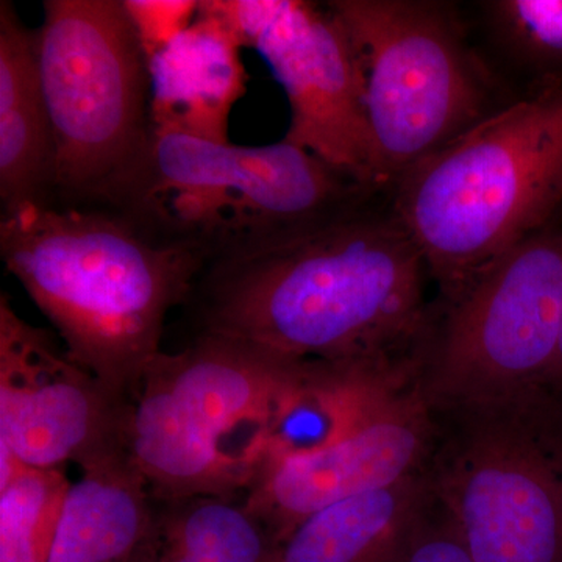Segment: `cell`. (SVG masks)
I'll return each mask as SVG.
<instances>
[{
    "mask_svg": "<svg viewBox=\"0 0 562 562\" xmlns=\"http://www.w3.org/2000/svg\"><path fill=\"white\" fill-rule=\"evenodd\" d=\"M239 49L220 21L199 11L194 24L150 61L154 128L231 143L232 110L249 81Z\"/></svg>",
    "mask_w": 562,
    "mask_h": 562,
    "instance_id": "13",
    "label": "cell"
},
{
    "mask_svg": "<svg viewBox=\"0 0 562 562\" xmlns=\"http://www.w3.org/2000/svg\"><path fill=\"white\" fill-rule=\"evenodd\" d=\"M43 7L36 49L55 143L50 195L85 201L149 146L150 63L122 0H46Z\"/></svg>",
    "mask_w": 562,
    "mask_h": 562,
    "instance_id": "7",
    "label": "cell"
},
{
    "mask_svg": "<svg viewBox=\"0 0 562 562\" xmlns=\"http://www.w3.org/2000/svg\"><path fill=\"white\" fill-rule=\"evenodd\" d=\"M375 195L206 268L184 305L195 335L324 362L383 360L413 342L427 324L428 268Z\"/></svg>",
    "mask_w": 562,
    "mask_h": 562,
    "instance_id": "1",
    "label": "cell"
},
{
    "mask_svg": "<svg viewBox=\"0 0 562 562\" xmlns=\"http://www.w3.org/2000/svg\"><path fill=\"white\" fill-rule=\"evenodd\" d=\"M375 194L382 192L284 138L244 147L154 128L132 168L77 202L101 203L210 268Z\"/></svg>",
    "mask_w": 562,
    "mask_h": 562,
    "instance_id": "4",
    "label": "cell"
},
{
    "mask_svg": "<svg viewBox=\"0 0 562 562\" xmlns=\"http://www.w3.org/2000/svg\"><path fill=\"white\" fill-rule=\"evenodd\" d=\"M430 494L413 475L325 506L277 543L272 562H401Z\"/></svg>",
    "mask_w": 562,
    "mask_h": 562,
    "instance_id": "15",
    "label": "cell"
},
{
    "mask_svg": "<svg viewBox=\"0 0 562 562\" xmlns=\"http://www.w3.org/2000/svg\"><path fill=\"white\" fill-rule=\"evenodd\" d=\"M471 406L432 483L475 562H562V458L516 412Z\"/></svg>",
    "mask_w": 562,
    "mask_h": 562,
    "instance_id": "11",
    "label": "cell"
},
{
    "mask_svg": "<svg viewBox=\"0 0 562 562\" xmlns=\"http://www.w3.org/2000/svg\"><path fill=\"white\" fill-rule=\"evenodd\" d=\"M149 63L194 24L198 0H122Z\"/></svg>",
    "mask_w": 562,
    "mask_h": 562,
    "instance_id": "21",
    "label": "cell"
},
{
    "mask_svg": "<svg viewBox=\"0 0 562 562\" xmlns=\"http://www.w3.org/2000/svg\"><path fill=\"white\" fill-rule=\"evenodd\" d=\"M339 364L294 361L238 339L195 335L151 362L128 416V454L157 502L241 501L291 425L324 406Z\"/></svg>",
    "mask_w": 562,
    "mask_h": 562,
    "instance_id": "2",
    "label": "cell"
},
{
    "mask_svg": "<svg viewBox=\"0 0 562 562\" xmlns=\"http://www.w3.org/2000/svg\"><path fill=\"white\" fill-rule=\"evenodd\" d=\"M549 376H552V379H557V380H560V382H562V322H561L560 342H558L557 357H554L552 371H550Z\"/></svg>",
    "mask_w": 562,
    "mask_h": 562,
    "instance_id": "23",
    "label": "cell"
},
{
    "mask_svg": "<svg viewBox=\"0 0 562 562\" xmlns=\"http://www.w3.org/2000/svg\"><path fill=\"white\" fill-rule=\"evenodd\" d=\"M69 486L61 469L25 464L0 482V562H47Z\"/></svg>",
    "mask_w": 562,
    "mask_h": 562,
    "instance_id": "18",
    "label": "cell"
},
{
    "mask_svg": "<svg viewBox=\"0 0 562 562\" xmlns=\"http://www.w3.org/2000/svg\"><path fill=\"white\" fill-rule=\"evenodd\" d=\"M492 38L535 87L562 81V0L482 3Z\"/></svg>",
    "mask_w": 562,
    "mask_h": 562,
    "instance_id": "19",
    "label": "cell"
},
{
    "mask_svg": "<svg viewBox=\"0 0 562 562\" xmlns=\"http://www.w3.org/2000/svg\"><path fill=\"white\" fill-rule=\"evenodd\" d=\"M199 11L220 21L239 46L260 52L271 66L290 102L284 139L379 191L360 57L330 5L305 0H201Z\"/></svg>",
    "mask_w": 562,
    "mask_h": 562,
    "instance_id": "10",
    "label": "cell"
},
{
    "mask_svg": "<svg viewBox=\"0 0 562 562\" xmlns=\"http://www.w3.org/2000/svg\"><path fill=\"white\" fill-rule=\"evenodd\" d=\"M401 376L390 358L353 362L327 432L281 450L244 495L276 546L325 506L416 475L431 443L430 402Z\"/></svg>",
    "mask_w": 562,
    "mask_h": 562,
    "instance_id": "9",
    "label": "cell"
},
{
    "mask_svg": "<svg viewBox=\"0 0 562 562\" xmlns=\"http://www.w3.org/2000/svg\"><path fill=\"white\" fill-rule=\"evenodd\" d=\"M157 506L131 454L83 469L66 494L47 562H124L154 531Z\"/></svg>",
    "mask_w": 562,
    "mask_h": 562,
    "instance_id": "16",
    "label": "cell"
},
{
    "mask_svg": "<svg viewBox=\"0 0 562 562\" xmlns=\"http://www.w3.org/2000/svg\"><path fill=\"white\" fill-rule=\"evenodd\" d=\"M0 257L69 357L131 402L206 268L101 203L52 195L2 213Z\"/></svg>",
    "mask_w": 562,
    "mask_h": 562,
    "instance_id": "3",
    "label": "cell"
},
{
    "mask_svg": "<svg viewBox=\"0 0 562 562\" xmlns=\"http://www.w3.org/2000/svg\"><path fill=\"white\" fill-rule=\"evenodd\" d=\"M157 505V562H272L271 532L241 501L194 497Z\"/></svg>",
    "mask_w": 562,
    "mask_h": 562,
    "instance_id": "17",
    "label": "cell"
},
{
    "mask_svg": "<svg viewBox=\"0 0 562 562\" xmlns=\"http://www.w3.org/2000/svg\"><path fill=\"white\" fill-rule=\"evenodd\" d=\"M327 3L360 57L380 192L502 109L494 74L472 49L452 7L431 0Z\"/></svg>",
    "mask_w": 562,
    "mask_h": 562,
    "instance_id": "6",
    "label": "cell"
},
{
    "mask_svg": "<svg viewBox=\"0 0 562 562\" xmlns=\"http://www.w3.org/2000/svg\"><path fill=\"white\" fill-rule=\"evenodd\" d=\"M55 143L41 85L36 31L0 2V199L2 213L54 190Z\"/></svg>",
    "mask_w": 562,
    "mask_h": 562,
    "instance_id": "14",
    "label": "cell"
},
{
    "mask_svg": "<svg viewBox=\"0 0 562 562\" xmlns=\"http://www.w3.org/2000/svg\"><path fill=\"white\" fill-rule=\"evenodd\" d=\"M427 366L428 402L461 408L519 401L549 376L562 322V228L506 251L454 297Z\"/></svg>",
    "mask_w": 562,
    "mask_h": 562,
    "instance_id": "8",
    "label": "cell"
},
{
    "mask_svg": "<svg viewBox=\"0 0 562 562\" xmlns=\"http://www.w3.org/2000/svg\"><path fill=\"white\" fill-rule=\"evenodd\" d=\"M401 562H475L432 484Z\"/></svg>",
    "mask_w": 562,
    "mask_h": 562,
    "instance_id": "20",
    "label": "cell"
},
{
    "mask_svg": "<svg viewBox=\"0 0 562 562\" xmlns=\"http://www.w3.org/2000/svg\"><path fill=\"white\" fill-rule=\"evenodd\" d=\"M124 562H157V560H155L154 531L150 532V536L146 541L136 547L135 552H133Z\"/></svg>",
    "mask_w": 562,
    "mask_h": 562,
    "instance_id": "22",
    "label": "cell"
},
{
    "mask_svg": "<svg viewBox=\"0 0 562 562\" xmlns=\"http://www.w3.org/2000/svg\"><path fill=\"white\" fill-rule=\"evenodd\" d=\"M391 209L449 299L562 206V81L473 125L403 173Z\"/></svg>",
    "mask_w": 562,
    "mask_h": 562,
    "instance_id": "5",
    "label": "cell"
},
{
    "mask_svg": "<svg viewBox=\"0 0 562 562\" xmlns=\"http://www.w3.org/2000/svg\"><path fill=\"white\" fill-rule=\"evenodd\" d=\"M131 401L0 295V447L22 464L81 471L128 454Z\"/></svg>",
    "mask_w": 562,
    "mask_h": 562,
    "instance_id": "12",
    "label": "cell"
}]
</instances>
